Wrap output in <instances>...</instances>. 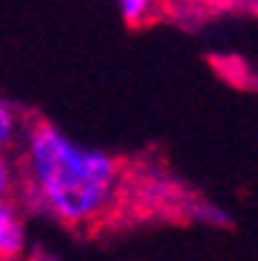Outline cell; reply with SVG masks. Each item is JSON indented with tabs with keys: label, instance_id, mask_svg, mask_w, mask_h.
Returning a JSON list of instances; mask_svg holds the SVG:
<instances>
[{
	"label": "cell",
	"instance_id": "4",
	"mask_svg": "<svg viewBox=\"0 0 258 261\" xmlns=\"http://www.w3.org/2000/svg\"><path fill=\"white\" fill-rule=\"evenodd\" d=\"M116 6H119V14L128 26H142L156 17L162 0H116Z\"/></svg>",
	"mask_w": 258,
	"mask_h": 261
},
{
	"label": "cell",
	"instance_id": "1",
	"mask_svg": "<svg viewBox=\"0 0 258 261\" xmlns=\"http://www.w3.org/2000/svg\"><path fill=\"white\" fill-rule=\"evenodd\" d=\"M17 204L63 227L94 233L131 210V168L108 150L88 148L63 128L29 114L14 148Z\"/></svg>",
	"mask_w": 258,
	"mask_h": 261
},
{
	"label": "cell",
	"instance_id": "7",
	"mask_svg": "<svg viewBox=\"0 0 258 261\" xmlns=\"http://www.w3.org/2000/svg\"><path fill=\"white\" fill-rule=\"evenodd\" d=\"M252 3H255V6H258V0H252Z\"/></svg>",
	"mask_w": 258,
	"mask_h": 261
},
{
	"label": "cell",
	"instance_id": "6",
	"mask_svg": "<svg viewBox=\"0 0 258 261\" xmlns=\"http://www.w3.org/2000/svg\"><path fill=\"white\" fill-rule=\"evenodd\" d=\"M40 261H54V258H40Z\"/></svg>",
	"mask_w": 258,
	"mask_h": 261
},
{
	"label": "cell",
	"instance_id": "2",
	"mask_svg": "<svg viewBox=\"0 0 258 261\" xmlns=\"http://www.w3.org/2000/svg\"><path fill=\"white\" fill-rule=\"evenodd\" d=\"M26 210L17 199H0V261H23L26 250Z\"/></svg>",
	"mask_w": 258,
	"mask_h": 261
},
{
	"label": "cell",
	"instance_id": "3",
	"mask_svg": "<svg viewBox=\"0 0 258 261\" xmlns=\"http://www.w3.org/2000/svg\"><path fill=\"white\" fill-rule=\"evenodd\" d=\"M26 119L29 114L14 105L9 97L0 94V150H12L17 148L20 137H23V128H26Z\"/></svg>",
	"mask_w": 258,
	"mask_h": 261
},
{
	"label": "cell",
	"instance_id": "5",
	"mask_svg": "<svg viewBox=\"0 0 258 261\" xmlns=\"http://www.w3.org/2000/svg\"><path fill=\"white\" fill-rule=\"evenodd\" d=\"M17 193V162L12 150H0V199H14Z\"/></svg>",
	"mask_w": 258,
	"mask_h": 261
}]
</instances>
